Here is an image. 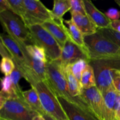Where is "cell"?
I'll list each match as a JSON object with an SVG mask.
<instances>
[{
    "label": "cell",
    "mask_w": 120,
    "mask_h": 120,
    "mask_svg": "<svg viewBox=\"0 0 120 120\" xmlns=\"http://www.w3.org/2000/svg\"><path fill=\"white\" fill-rule=\"evenodd\" d=\"M28 28L31 35L32 44L45 49L48 61L60 60L62 49L50 33L42 25H30Z\"/></svg>",
    "instance_id": "8992f818"
},
{
    "label": "cell",
    "mask_w": 120,
    "mask_h": 120,
    "mask_svg": "<svg viewBox=\"0 0 120 120\" xmlns=\"http://www.w3.org/2000/svg\"><path fill=\"white\" fill-rule=\"evenodd\" d=\"M69 120H97L93 115L77 104L60 96H56Z\"/></svg>",
    "instance_id": "8fae6325"
},
{
    "label": "cell",
    "mask_w": 120,
    "mask_h": 120,
    "mask_svg": "<svg viewBox=\"0 0 120 120\" xmlns=\"http://www.w3.org/2000/svg\"><path fill=\"white\" fill-rule=\"evenodd\" d=\"M89 62L86 60H79L75 63L69 65L70 70L72 71L74 76L76 77L77 80L81 83V79H82V73L84 69H86Z\"/></svg>",
    "instance_id": "cb8c5ba5"
},
{
    "label": "cell",
    "mask_w": 120,
    "mask_h": 120,
    "mask_svg": "<svg viewBox=\"0 0 120 120\" xmlns=\"http://www.w3.org/2000/svg\"><path fill=\"white\" fill-rule=\"evenodd\" d=\"M10 11L9 2L8 0H0V12Z\"/></svg>",
    "instance_id": "4dcf8cb0"
},
{
    "label": "cell",
    "mask_w": 120,
    "mask_h": 120,
    "mask_svg": "<svg viewBox=\"0 0 120 120\" xmlns=\"http://www.w3.org/2000/svg\"><path fill=\"white\" fill-rule=\"evenodd\" d=\"M15 69L14 60L8 57H2L1 62V70L5 76H9Z\"/></svg>",
    "instance_id": "d4e9b609"
},
{
    "label": "cell",
    "mask_w": 120,
    "mask_h": 120,
    "mask_svg": "<svg viewBox=\"0 0 120 120\" xmlns=\"http://www.w3.org/2000/svg\"><path fill=\"white\" fill-rule=\"evenodd\" d=\"M63 69L64 67L62 64L60 60L56 61H48L46 63V70L47 81L52 90L56 96L63 97L69 101L77 104L91 113L90 109L81 96L73 97L70 95Z\"/></svg>",
    "instance_id": "7a4b0ae2"
},
{
    "label": "cell",
    "mask_w": 120,
    "mask_h": 120,
    "mask_svg": "<svg viewBox=\"0 0 120 120\" xmlns=\"http://www.w3.org/2000/svg\"><path fill=\"white\" fill-rule=\"evenodd\" d=\"M10 7V11L18 16L25 24L26 8L24 0H8Z\"/></svg>",
    "instance_id": "7402d4cb"
},
{
    "label": "cell",
    "mask_w": 120,
    "mask_h": 120,
    "mask_svg": "<svg viewBox=\"0 0 120 120\" xmlns=\"http://www.w3.org/2000/svg\"><path fill=\"white\" fill-rule=\"evenodd\" d=\"M113 85L118 94L120 95V73L118 70L116 71V74L113 80Z\"/></svg>",
    "instance_id": "f546056e"
},
{
    "label": "cell",
    "mask_w": 120,
    "mask_h": 120,
    "mask_svg": "<svg viewBox=\"0 0 120 120\" xmlns=\"http://www.w3.org/2000/svg\"><path fill=\"white\" fill-rule=\"evenodd\" d=\"M1 120H2V119H1Z\"/></svg>",
    "instance_id": "74e56055"
},
{
    "label": "cell",
    "mask_w": 120,
    "mask_h": 120,
    "mask_svg": "<svg viewBox=\"0 0 120 120\" xmlns=\"http://www.w3.org/2000/svg\"></svg>",
    "instance_id": "f35d334b"
},
{
    "label": "cell",
    "mask_w": 120,
    "mask_h": 120,
    "mask_svg": "<svg viewBox=\"0 0 120 120\" xmlns=\"http://www.w3.org/2000/svg\"><path fill=\"white\" fill-rule=\"evenodd\" d=\"M63 19H53L44 22L42 26L46 29L56 40L62 49L66 43L70 39L68 27L64 23Z\"/></svg>",
    "instance_id": "4fadbf2b"
},
{
    "label": "cell",
    "mask_w": 120,
    "mask_h": 120,
    "mask_svg": "<svg viewBox=\"0 0 120 120\" xmlns=\"http://www.w3.org/2000/svg\"><path fill=\"white\" fill-rule=\"evenodd\" d=\"M115 110H116V118L118 120H120V95L118 94L117 96V100L116 103V106H115Z\"/></svg>",
    "instance_id": "1f68e13d"
},
{
    "label": "cell",
    "mask_w": 120,
    "mask_h": 120,
    "mask_svg": "<svg viewBox=\"0 0 120 120\" xmlns=\"http://www.w3.org/2000/svg\"><path fill=\"white\" fill-rule=\"evenodd\" d=\"M71 19L84 36L92 35L98 31V28L87 15L71 14Z\"/></svg>",
    "instance_id": "9a60e30c"
},
{
    "label": "cell",
    "mask_w": 120,
    "mask_h": 120,
    "mask_svg": "<svg viewBox=\"0 0 120 120\" xmlns=\"http://www.w3.org/2000/svg\"><path fill=\"white\" fill-rule=\"evenodd\" d=\"M82 59L86 60L89 63L88 56L84 52L70 39L68 40L62 49L60 59L63 66L66 67Z\"/></svg>",
    "instance_id": "7c38bea8"
},
{
    "label": "cell",
    "mask_w": 120,
    "mask_h": 120,
    "mask_svg": "<svg viewBox=\"0 0 120 120\" xmlns=\"http://www.w3.org/2000/svg\"><path fill=\"white\" fill-rule=\"evenodd\" d=\"M26 8V22L27 26L42 25L44 22L54 19L52 11L39 0H24Z\"/></svg>",
    "instance_id": "ba28073f"
},
{
    "label": "cell",
    "mask_w": 120,
    "mask_h": 120,
    "mask_svg": "<svg viewBox=\"0 0 120 120\" xmlns=\"http://www.w3.org/2000/svg\"><path fill=\"white\" fill-rule=\"evenodd\" d=\"M89 63L94 71L96 86L103 94L113 86L116 71L120 70V59L90 61Z\"/></svg>",
    "instance_id": "277c9868"
},
{
    "label": "cell",
    "mask_w": 120,
    "mask_h": 120,
    "mask_svg": "<svg viewBox=\"0 0 120 120\" xmlns=\"http://www.w3.org/2000/svg\"><path fill=\"white\" fill-rule=\"evenodd\" d=\"M118 71H119V73H120V70H118Z\"/></svg>",
    "instance_id": "8d00e7d4"
},
{
    "label": "cell",
    "mask_w": 120,
    "mask_h": 120,
    "mask_svg": "<svg viewBox=\"0 0 120 120\" xmlns=\"http://www.w3.org/2000/svg\"><path fill=\"white\" fill-rule=\"evenodd\" d=\"M42 116H43V118L45 119V120H56L54 118H53L52 117L49 116V114H45Z\"/></svg>",
    "instance_id": "836d02e7"
},
{
    "label": "cell",
    "mask_w": 120,
    "mask_h": 120,
    "mask_svg": "<svg viewBox=\"0 0 120 120\" xmlns=\"http://www.w3.org/2000/svg\"><path fill=\"white\" fill-rule=\"evenodd\" d=\"M22 77L36 90L46 114L56 120H69L48 81L41 79L32 70L25 73Z\"/></svg>",
    "instance_id": "6da1fadb"
},
{
    "label": "cell",
    "mask_w": 120,
    "mask_h": 120,
    "mask_svg": "<svg viewBox=\"0 0 120 120\" xmlns=\"http://www.w3.org/2000/svg\"><path fill=\"white\" fill-rule=\"evenodd\" d=\"M26 49L29 55L33 58L36 59L45 63L48 62L45 49L42 47L34 44L26 45Z\"/></svg>",
    "instance_id": "603a6c76"
},
{
    "label": "cell",
    "mask_w": 120,
    "mask_h": 120,
    "mask_svg": "<svg viewBox=\"0 0 120 120\" xmlns=\"http://www.w3.org/2000/svg\"><path fill=\"white\" fill-rule=\"evenodd\" d=\"M105 38L116 43L120 47V33L111 29H103L98 30Z\"/></svg>",
    "instance_id": "4316f807"
},
{
    "label": "cell",
    "mask_w": 120,
    "mask_h": 120,
    "mask_svg": "<svg viewBox=\"0 0 120 120\" xmlns=\"http://www.w3.org/2000/svg\"><path fill=\"white\" fill-rule=\"evenodd\" d=\"M105 15L110 21H118L120 18V11L116 8H111L105 12Z\"/></svg>",
    "instance_id": "f1b7e54d"
},
{
    "label": "cell",
    "mask_w": 120,
    "mask_h": 120,
    "mask_svg": "<svg viewBox=\"0 0 120 120\" xmlns=\"http://www.w3.org/2000/svg\"><path fill=\"white\" fill-rule=\"evenodd\" d=\"M81 84L83 89H89L96 86V80L93 67L88 64L82 73Z\"/></svg>",
    "instance_id": "44dd1931"
},
{
    "label": "cell",
    "mask_w": 120,
    "mask_h": 120,
    "mask_svg": "<svg viewBox=\"0 0 120 120\" xmlns=\"http://www.w3.org/2000/svg\"><path fill=\"white\" fill-rule=\"evenodd\" d=\"M71 9L70 10V14H80L82 15H87L84 8L83 0H70Z\"/></svg>",
    "instance_id": "83f0119b"
},
{
    "label": "cell",
    "mask_w": 120,
    "mask_h": 120,
    "mask_svg": "<svg viewBox=\"0 0 120 120\" xmlns=\"http://www.w3.org/2000/svg\"><path fill=\"white\" fill-rule=\"evenodd\" d=\"M22 97L26 104L32 111L42 116L46 114L42 106L38 94L34 88L32 87L29 90L22 91Z\"/></svg>",
    "instance_id": "e0dca14e"
},
{
    "label": "cell",
    "mask_w": 120,
    "mask_h": 120,
    "mask_svg": "<svg viewBox=\"0 0 120 120\" xmlns=\"http://www.w3.org/2000/svg\"><path fill=\"white\" fill-rule=\"evenodd\" d=\"M89 62L99 60L119 59L120 47L100 32L84 36Z\"/></svg>",
    "instance_id": "3957f363"
},
{
    "label": "cell",
    "mask_w": 120,
    "mask_h": 120,
    "mask_svg": "<svg viewBox=\"0 0 120 120\" xmlns=\"http://www.w3.org/2000/svg\"><path fill=\"white\" fill-rule=\"evenodd\" d=\"M70 0H55L52 14L54 19H63V16L71 9Z\"/></svg>",
    "instance_id": "ffe728a7"
},
{
    "label": "cell",
    "mask_w": 120,
    "mask_h": 120,
    "mask_svg": "<svg viewBox=\"0 0 120 120\" xmlns=\"http://www.w3.org/2000/svg\"><path fill=\"white\" fill-rule=\"evenodd\" d=\"M115 2H116V3H117V4H118V5L120 7V0H116V1H115Z\"/></svg>",
    "instance_id": "d590c367"
},
{
    "label": "cell",
    "mask_w": 120,
    "mask_h": 120,
    "mask_svg": "<svg viewBox=\"0 0 120 120\" xmlns=\"http://www.w3.org/2000/svg\"><path fill=\"white\" fill-rule=\"evenodd\" d=\"M1 93L4 94L9 96V97H12V96H16L15 94L13 87L12 82L10 76H4L1 79Z\"/></svg>",
    "instance_id": "484cf974"
},
{
    "label": "cell",
    "mask_w": 120,
    "mask_h": 120,
    "mask_svg": "<svg viewBox=\"0 0 120 120\" xmlns=\"http://www.w3.org/2000/svg\"><path fill=\"white\" fill-rule=\"evenodd\" d=\"M0 39L1 43L8 50L11 58L14 60L15 66L17 67L22 76L27 71L32 70L28 65L25 53L16 41L5 34H1Z\"/></svg>",
    "instance_id": "9c48e42d"
},
{
    "label": "cell",
    "mask_w": 120,
    "mask_h": 120,
    "mask_svg": "<svg viewBox=\"0 0 120 120\" xmlns=\"http://www.w3.org/2000/svg\"><path fill=\"white\" fill-rule=\"evenodd\" d=\"M38 115L16 96L9 97L0 107V117L4 120H33Z\"/></svg>",
    "instance_id": "52a82bcc"
},
{
    "label": "cell",
    "mask_w": 120,
    "mask_h": 120,
    "mask_svg": "<svg viewBox=\"0 0 120 120\" xmlns=\"http://www.w3.org/2000/svg\"><path fill=\"white\" fill-rule=\"evenodd\" d=\"M110 29L120 33V21H111L110 23Z\"/></svg>",
    "instance_id": "d6a6232c"
},
{
    "label": "cell",
    "mask_w": 120,
    "mask_h": 120,
    "mask_svg": "<svg viewBox=\"0 0 120 120\" xmlns=\"http://www.w3.org/2000/svg\"><path fill=\"white\" fill-rule=\"evenodd\" d=\"M0 21L4 30L16 42L32 44L28 26L22 19L10 11L0 12Z\"/></svg>",
    "instance_id": "5b68a950"
},
{
    "label": "cell",
    "mask_w": 120,
    "mask_h": 120,
    "mask_svg": "<svg viewBox=\"0 0 120 120\" xmlns=\"http://www.w3.org/2000/svg\"><path fill=\"white\" fill-rule=\"evenodd\" d=\"M102 95L105 106V120H118L116 118L115 106L118 93L114 85L107 90Z\"/></svg>",
    "instance_id": "2e32d148"
},
{
    "label": "cell",
    "mask_w": 120,
    "mask_h": 120,
    "mask_svg": "<svg viewBox=\"0 0 120 120\" xmlns=\"http://www.w3.org/2000/svg\"><path fill=\"white\" fill-rule=\"evenodd\" d=\"M80 96L96 120H105V103L103 95L97 86L83 89Z\"/></svg>",
    "instance_id": "30bf717a"
},
{
    "label": "cell",
    "mask_w": 120,
    "mask_h": 120,
    "mask_svg": "<svg viewBox=\"0 0 120 120\" xmlns=\"http://www.w3.org/2000/svg\"><path fill=\"white\" fill-rule=\"evenodd\" d=\"M33 120H45V119L43 118V116H41V115H38L36 117H34Z\"/></svg>",
    "instance_id": "e575fe53"
},
{
    "label": "cell",
    "mask_w": 120,
    "mask_h": 120,
    "mask_svg": "<svg viewBox=\"0 0 120 120\" xmlns=\"http://www.w3.org/2000/svg\"><path fill=\"white\" fill-rule=\"evenodd\" d=\"M63 70L70 95L73 97H80L83 90L81 83L74 76L69 66L64 67Z\"/></svg>",
    "instance_id": "d6986e66"
},
{
    "label": "cell",
    "mask_w": 120,
    "mask_h": 120,
    "mask_svg": "<svg viewBox=\"0 0 120 120\" xmlns=\"http://www.w3.org/2000/svg\"><path fill=\"white\" fill-rule=\"evenodd\" d=\"M64 22L68 26V33L70 40L78 46H79L88 56L87 50L84 43V35H83V33L77 28V26L73 22L71 19L69 20H64Z\"/></svg>",
    "instance_id": "ac0fdd59"
},
{
    "label": "cell",
    "mask_w": 120,
    "mask_h": 120,
    "mask_svg": "<svg viewBox=\"0 0 120 120\" xmlns=\"http://www.w3.org/2000/svg\"><path fill=\"white\" fill-rule=\"evenodd\" d=\"M86 14L95 23L98 29H110L111 21L105 14L98 10L91 1L83 0Z\"/></svg>",
    "instance_id": "5bb4252c"
}]
</instances>
